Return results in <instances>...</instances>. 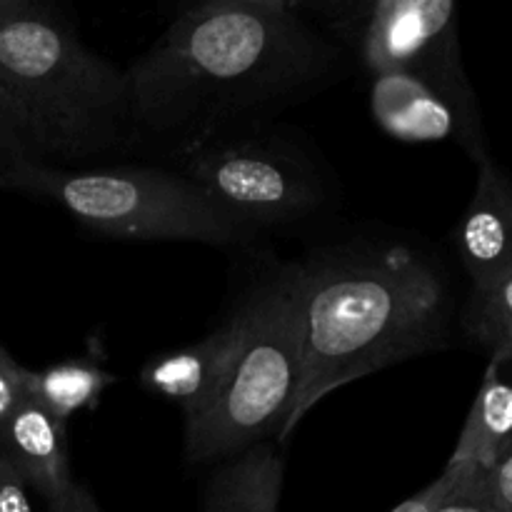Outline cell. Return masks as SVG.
Wrapping results in <instances>:
<instances>
[{
  "instance_id": "1",
  "label": "cell",
  "mask_w": 512,
  "mask_h": 512,
  "mask_svg": "<svg viewBox=\"0 0 512 512\" xmlns=\"http://www.w3.org/2000/svg\"><path fill=\"white\" fill-rule=\"evenodd\" d=\"M343 50L300 0L190 5L125 70L133 133L185 145L225 135L335 80Z\"/></svg>"
},
{
  "instance_id": "2",
  "label": "cell",
  "mask_w": 512,
  "mask_h": 512,
  "mask_svg": "<svg viewBox=\"0 0 512 512\" xmlns=\"http://www.w3.org/2000/svg\"><path fill=\"white\" fill-rule=\"evenodd\" d=\"M288 268L298 300L303 375L275 440H288L333 390L448 343V283L410 245L338 248Z\"/></svg>"
},
{
  "instance_id": "3",
  "label": "cell",
  "mask_w": 512,
  "mask_h": 512,
  "mask_svg": "<svg viewBox=\"0 0 512 512\" xmlns=\"http://www.w3.org/2000/svg\"><path fill=\"white\" fill-rule=\"evenodd\" d=\"M0 83L48 160L108 153L135 135L125 70L85 48L73 25L43 5L0 25Z\"/></svg>"
},
{
  "instance_id": "4",
  "label": "cell",
  "mask_w": 512,
  "mask_h": 512,
  "mask_svg": "<svg viewBox=\"0 0 512 512\" xmlns=\"http://www.w3.org/2000/svg\"><path fill=\"white\" fill-rule=\"evenodd\" d=\"M243 338L223 383L185 415V458L225 463L278 435L303 375V343L290 268L275 273L240 305Z\"/></svg>"
},
{
  "instance_id": "5",
  "label": "cell",
  "mask_w": 512,
  "mask_h": 512,
  "mask_svg": "<svg viewBox=\"0 0 512 512\" xmlns=\"http://www.w3.org/2000/svg\"><path fill=\"white\" fill-rule=\"evenodd\" d=\"M0 188L50 200L90 230L120 240H180L228 248L253 230L220 210L183 173L160 168L70 170L23 163L0 175Z\"/></svg>"
},
{
  "instance_id": "6",
  "label": "cell",
  "mask_w": 512,
  "mask_h": 512,
  "mask_svg": "<svg viewBox=\"0 0 512 512\" xmlns=\"http://www.w3.org/2000/svg\"><path fill=\"white\" fill-rule=\"evenodd\" d=\"M180 173L220 210L258 233L298 223L325 203L323 178L283 143L215 135L180 148Z\"/></svg>"
},
{
  "instance_id": "7",
  "label": "cell",
  "mask_w": 512,
  "mask_h": 512,
  "mask_svg": "<svg viewBox=\"0 0 512 512\" xmlns=\"http://www.w3.org/2000/svg\"><path fill=\"white\" fill-rule=\"evenodd\" d=\"M330 33L373 75L423 73L468 78L453 0H370V3H305Z\"/></svg>"
},
{
  "instance_id": "8",
  "label": "cell",
  "mask_w": 512,
  "mask_h": 512,
  "mask_svg": "<svg viewBox=\"0 0 512 512\" xmlns=\"http://www.w3.org/2000/svg\"><path fill=\"white\" fill-rule=\"evenodd\" d=\"M370 115L385 135L400 143H458L475 163L490 155L478 100L468 78L423 73L373 75Z\"/></svg>"
},
{
  "instance_id": "9",
  "label": "cell",
  "mask_w": 512,
  "mask_h": 512,
  "mask_svg": "<svg viewBox=\"0 0 512 512\" xmlns=\"http://www.w3.org/2000/svg\"><path fill=\"white\" fill-rule=\"evenodd\" d=\"M475 165V193L455 230V245L473 290H483L512 270V178L490 155Z\"/></svg>"
},
{
  "instance_id": "10",
  "label": "cell",
  "mask_w": 512,
  "mask_h": 512,
  "mask_svg": "<svg viewBox=\"0 0 512 512\" xmlns=\"http://www.w3.org/2000/svg\"><path fill=\"white\" fill-rule=\"evenodd\" d=\"M0 455L13 463L28 488L43 495L50 512H70L78 483L70 475L68 425L30 395L0 430Z\"/></svg>"
},
{
  "instance_id": "11",
  "label": "cell",
  "mask_w": 512,
  "mask_h": 512,
  "mask_svg": "<svg viewBox=\"0 0 512 512\" xmlns=\"http://www.w3.org/2000/svg\"><path fill=\"white\" fill-rule=\"evenodd\" d=\"M243 338V313L235 310L228 323L220 325L208 338L185 348L150 358L140 370V383L145 390L173 400L183 413L198 410L218 390L233 363Z\"/></svg>"
},
{
  "instance_id": "12",
  "label": "cell",
  "mask_w": 512,
  "mask_h": 512,
  "mask_svg": "<svg viewBox=\"0 0 512 512\" xmlns=\"http://www.w3.org/2000/svg\"><path fill=\"white\" fill-rule=\"evenodd\" d=\"M505 360L490 358L475 393L463 433L445 473L453 478L488 475L512 448V383L503 375Z\"/></svg>"
},
{
  "instance_id": "13",
  "label": "cell",
  "mask_w": 512,
  "mask_h": 512,
  "mask_svg": "<svg viewBox=\"0 0 512 512\" xmlns=\"http://www.w3.org/2000/svg\"><path fill=\"white\" fill-rule=\"evenodd\" d=\"M285 463L275 445L258 443L220 463L208 483L205 512H278Z\"/></svg>"
},
{
  "instance_id": "14",
  "label": "cell",
  "mask_w": 512,
  "mask_h": 512,
  "mask_svg": "<svg viewBox=\"0 0 512 512\" xmlns=\"http://www.w3.org/2000/svg\"><path fill=\"white\" fill-rule=\"evenodd\" d=\"M115 383L118 378L113 373L85 360L58 363L45 370H28L25 378L30 398L65 425L80 410L95 408L105 390Z\"/></svg>"
},
{
  "instance_id": "15",
  "label": "cell",
  "mask_w": 512,
  "mask_h": 512,
  "mask_svg": "<svg viewBox=\"0 0 512 512\" xmlns=\"http://www.w3.org/2000/svg\"><path fill=\"white\" fill-rule=\"evenodd\" d=\"M465 325L490 350V358L508 360L512 353V270L488 288L473 290Z\"/></svg>"
},
{
  "instance_id": "16",
  "label": "cell",
  "mask_w": 512,
  "mask_h": 512,
  "mask_svg": "<svg viewBox=\"0 0 512 512\" xmlns=\"http://www.w3.org/2000/svg\"><path fill=\"white\" fill-rule=\"evenodd\" d=\"M23 163H50L23 110L0 83V175Z\"/></svg>"
},
{
  "instance_id": "17",
  "label": "cell",
  "mask_w": 512,
  "mask_h": 512,
  "mask_svg": "<svg viewBox=\"0 0 512 512\" xmlns=\"http://www.w3.org/2000/svg\"><path fill=\"white\" fill-rule=\"evenodd\" d=\"M445 473V470H443ZM453 478V475H450ZM433 512H500L490 495L488 480L480 478H453V485Z\"/></svg>"
},
{
  "instance_id": "18",
  "label": "cell",
  "mask_w": 512,
  "mask_h": 512,
  "mask_svg": "<svg viewBox=\"0 0 512 512\" xmlns=\"http://www.w3.org/2000/svg\"><path fill=\"white\" fill-rule=\"evenodd\" d=\"M25 378H28V368H23V365L0 345V430L8 423L10 415L20 408V403L28 398Z\"/></svg>"
},
{
  "instance_id": "19",
  "label": "cell",
  "mask_w": 512,
  "mask_h": 512,
  "mask_svg": "<svg viewBox=\"0 0 512 512\" xmlns=\"http://www.w3.org/2000/svg\"><path fill=\"white\" fill-rule=\"evenodd\" d=\"M0 512H35L28 483L5 455H0Z\"/></svg>"
},
{
  "instance_id": "20",
  "label": "cell",
  "mask_w": 512,
  "mask_h": 512,
  "mask_svg": "<svg viewBox=\"0 0 512 512\" xmlns=\"http://www.w3.org/2000/svg\"><path fill=\"white\" fill-rule=\"evenodd\" d=\"M488 480L490 495L500 512H512V448L505 453V458L485 475Z\"/></svg>"
},
{
  "instance_id": "21",
  "label": "cell",
  "mask_w": 512,
  "mask_h": 512,
  "mask_svg": "<svg viewBox=\"0 0 512 512\" xmlns=\"http://www.w3.org/2000/svg\"><path fill=\"white\" fill-rule=\"evenodd\" d=\"M450 485H453V478H450L448 473H440V478H435L428 488H423L418 495L408 498L405 503H400L398 508L390 512H433L438 508L440 500L445 498Z\"/></svg>"
},
{
  "instance_id": "22",
  "label": "cell",
  "mask_w": 512,
  "mask_h": 512,
  "mask_svg": "<svg viewBox=\"0 0 512 512\" xmlns=\"http://www.w3.org/2000/svg\"><path fill=\"white\" fill-rule=\"evenodd\" d=\"M35 8H38V3H33V0H0V25L23 18Z\"/></svg>"
},
{
  "instance_id": "23",
  "label": "cell",
  "mask_w": 512,
  "mask_h": 512,
  "mask_svg": "<svg viewBox=\"0 0 512 512\" xmlns=\"http://www.w3.org/2000/svg\"><path fill=\"white\" fill-rule=\"evenodd\" d=\"M70 512H103V510H100L98 500L93 498V493H90L88 488H83V485H78L73 493V503H70Z\"/></svg>"
},
{
  "instance_id": "24",
  "label": "cell",
  "mask_w": 512,
  "mask_h": 512,
  "mask_svg": "<svg viewBox=\"0 0 512 512\" xmlns=\"http://www.w3.org/2000/svg\"><path fill=\"white\" fill-rule=\"evenodd\" d=\"M505 363H508V365H510V368H512V353L508 355V360H505Z\"/></svg>"
}]
</instances>
